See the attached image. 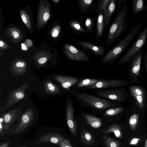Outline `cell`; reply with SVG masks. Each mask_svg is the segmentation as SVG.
<instances>
[{
  "label": "cell",
  "mask_w": 147,
  "mask_h": 147,
  "mask_svg": "<svg viewBox=\"0 0 147 147\" xmlns=\"http://www.w3.org/2000/svg\"><path fill=\"white\" fill-rule=\"evenodd\" d=\"M142 24V22L137 23L124 38L108 51L102 58V62L104 64H108L117 60L134 37L138 34Z\"/></svg>",
  "instance_id": "cell-1"
},
{
  "label": "cell",
  "mask_w": 147,
  "mask_h": 147,
  "mask_svg": "<svg viewBox=\"0 0 147 147\" xmlns=\"http://www.w3.org/2000/svg\"><path fill=\"white\" fill-rule=\"evenodd\" d=\"M127 12V6L125 4L118 12L107 34L106 40L108 44L113 43L126 29L127 25L126 20Z\"/></svg>",
  "instance_id": "cell-2"
},
{
  "label": "cell",
  "mask_w": 147,
  "mask_h": 147,
  "mask_svg": "<svg viewBox=\"0 0 147 147\" xmlns=\"http://www.w3.org/2000/svg\"><path fill=\"white\" fill-rule=\"evenodd\" d=\"M77 101L82 105L99 110H104L117 105L110 101L100 98L85 92H76L72 93Z\"/></svg>",
  "instance_id": "cell-3"
},
{
  "label": "cell",
  "mask_w": 147,
  "mask_h": 147,
  "mask_svg": "<svg viewBox=\"0 0 147 147\" xmlns=\"http://www.w3.org/2000/svg\"><path fill=\"white\" fill-rule=\"evenodd\" d=\"M147 39V26L139 36L135 42L119 59L118 63L119 66L127 63L131 61L141 50L144 49Z\"/></svg>",
  "instance_id": "cell-4"
},
{
  "label": "cell",
  "mask_w": 147,
  "mask_h": 147,
  "mask_svg": "<svg viewBox=\"0 0 147 147\" xmlns=\"http://www.w3.org/2000/svg\"><path fill=\"white\" fill-rule=\"evenodd\" d=\"M63 52L66 57L71 61L87 62L90 60V57L85 51L70 43L64 44Z\"/></svg>",
  "instance_id": "cell-5"
},
{
  "label": "cell",
  "mask_w": 147,
  "mask_h": 147,
  "mask_svg": "<svg viewBox=\"0 0 147 147\" xmlns=\"http://www.w3.org/2000/svg\"><path fill=\"white\" fill-rule=\"evenodd\" d=\"M34 118L33 110L30 107L28 108L21 116L13 129L10 133V134H17L22 132L26 129L32 123Z\"/></svg>",
  "instance_id": "cell-6"
},
{
  "label": "cell",
  "mask_w": 147,
  "mask_h": 147,
  "mask_svg": "<svg viewBox=\"0 0 147 147\" xmlns=\"http://www.w3.org/2000/svg\"><path fill=\"white\" fill-rule=\"evenodd\" d=\"M29 86V84L24 83L20 87L11 91L6 100L5 105L1 107V111H3L7 109L24 98L26 96V90Z\"/></svg>",
  "instance_id": "cell-7"
},
{
  "label": "cell",
  "mask_w": 147,
  "mask_h": 147,
  "mask_svg": "<svg viewBox=\"0 0 147 147\" xmlns=\"http://www.w3.org/2000/svg\"><path fill=\"white\" fill-rule=\"evenodd\" d=\"M93 92L98 96L117 102H123L125 98L124 91L121 88L100 89Z\"/></svg>",
  "instance_id": "cell-8"
},
{
  "label": "cell",
  "mask_w": 147,
  "mask_h": 147,
  "mask_svg": "<svg viewBox=\"0 0 147 147\" xmlns=\"http://www.w3.org/2000/svg\"><path fill=\"white\" fill-rule=\"evenodd\" d=\"M127 84L124 80L112 79L110 80H101L94 84L84 87L86 89H104L120 87Z\"/></svg>",
  "instance_id": "cell-9"
},
{
  "label": "cell",
  "mask_w": 147,
  "mask_h": 147,
  "mask_svg": "<svg viewBox=\"0 0 147 147\" xmlns=\"http://www.w3.org/2000/svg\"><path fill=\"white\" fill-rule=\"evenodd\" d=\"M24 106L18 107L3 115L4 129H9L21 116Z\"/></svg>",
  "instance_id": "cell-10"
},
{
  "label": "cell",
  "mask_w": 147,
  "mask_h": 147,
  "mask_svg": "<svg viewBox=\"0 0 147 147\" xmlns=\"http://www.w3.org/2000/svg\"><path fill=\"white\" fill-rule=\"evenodd\" d=\"M143 50L144 49L140 51L131 61L129 68V73L130 78L133 80H137L139 76Z\"/></svg>",
  "instance_id": "cell-11"
},
{
  "label": "cell",
  "mask_w": 147,
  "mask_h": 147,
  "mask_svg": "<svg viewBox=\"0 0 147 147\" xmlns=\"http://www.w3.org/2000/svg\"><path fill=\"white\" fill-rule=\"evenodd\" d=\"M50 7L48 3L42 1L39 7L38 22L40 27L43 26L49 19L50 17Z\"/></svg>",
  "instance_id": "cell-12"
},
{
  "label": "cell",
  "mask_w": 147,
  "mask_h": 147,
  "mask_svg": "<svg viewBox=\"0 0 147 147\" xmlns=\"http://www.w3.org/2000/svg\"><path fill=\"white\" fill-rule=\"evenodd\" d=\"M130 91L139 108L140 109L144 108L145 100V92L144 89L140 86H130Z\"/></svg>",
  "instance_id": "cell-13"
},
{
  "label": "cell",
  "mask_w": 147,
  "mask_h": 147,
  "mask_svg": "<svg viewBox=\"0 0 147 147\" xmlns=\"http://www.w3.org/2000/svg\"><path fill=\"white\" fill-rule=\"evenodd\" d=\"M66 107V118L67 125L72 134L75 136L77 133L76 123L74 119V112L72 102L68 99Z\"/></svg>",
  "instance_id": "cell-14"
},
{
  "label": "cell",
  "mask_w": 147,
  "mask_h": 147,
  "mask_svg": "<svg viewBox=\"0 0 147 147\" xmlns=\"http://www.w3.org/2000/svg\"><path fill=\"white\" fill-rule=\"evenodd\" d=\"M65 139L60 134L51 132L42 135L37 140V143H49L59 145Z\"/></svg>",
  "instance_id": "cell-15"
},
{
  "label": "cell",
  "mask_w": 147,
  "mask_h": 147,
  "mask_svg": "<svg viewBox=\"0 0 147 147\" xmlns=\"http://www.w3.org/2000/svg\"><path fill=\"white\" fill-rule=\"evenodd\" d=\"M77 42L84 49L90 50L93 54L97 56H102L105 51L103 46L95 45L89 41H78Z\"/></svg>",
  "instance_id": "cell-16"
},
{
  "label": "cell",
  "mask_w": 147,
  "mask_h": 147,
  "mask_svg": "<svg viewBox=\"0 0 147 147\" xmlns=\"http://www.w3.org/2000/svg\"><path fill=\"white\" fill-rule=\"evenodd\" d=\"M55 80L61 84V86L66 89H69L70 87L77 84L78 82V79L71 76L62 75H57Z\"/></svg>",
  "instance_id": "cell-17"
},
{
  "label": "cell",
  "mask_w": 147,
  "mask_h": 147,
  "mask_svg": "<svg viewBox=\"0 0 147 147\" xmlns=\"http://www.w3.org/2000/svg\"><path fill=\"white\" fill-rule=\"evenodd\" d=\"M105 27L103 13L100 11L98 13L95 32V38L96 40H100L102 37Z\"/></svg>",
  "instance_id": "cell-18"
},
{
  "label": "cell",
  "mask_w": 147,
  "mask_h": 147,
  "mask_svg": "<svg viewBox=\"0 0 147 147\" xmlns=\"http://www.w3.org/2000/svg\"><path fill=\"white\" fill-rule=\"evenodd\" d=\"M116 4V0H111L108 6L103 13L106 28L110 24L112 15L115 9Z\"/></svg>",
  "instance_id": "cell-19"
},
{
  "label": "cell",
  "mask_w": 147,
  "mask_h": 147,
  "mask_svg": "<svg viewBox=\"0 0 147 147\" xmlns=\"http://www.w3.org/2000/svg\"><path fill=\"white\" fill-rule=\"evenodd\" d=\"M27 64L24 61L18 60L13 64L11 69L16 75H22L24 74L26 72Z\"/></svg>",
  "instance_id": "cell-20"
},
{
  "label": "cell",
  "mask_w": 147,
  "mask_h": 147,
  "mask_svg": "<svg viewBox=\"0 0 147 147\" xmlns=\"http://www.w3.org/2000/svg\"><path fill=\"white\" fill-rule=\"evenodd\" d=\"M100 131L105 134H108L113 132L117 138H121L123 136L121 127L120 125L117 123L111 125L109 126L106 129H103Z\"/></svg>",
  "instance_id": "cell-21"
},
{
  "label": "cell",
  "mask_w": 147,
  "mask_h": 147,
  "mask_svg": "<svg viewBox=\"0 0 147 147\" xmlns=\"http://www.w3.org/2000/svg\"><path fill=\"white\" fill-rule=\"evenodd\" d=\"M144 0H132V12L135 16L139 12H142L147 9V6L144 5Z\"/></svg>",
  "instance_id": "cell-22"
},
{
  "label": "cell",
  "mask_w": 147,
  "mask_h": 147,
  "mask_svg": "<svg viewBox=\"0 0 147 147\" xmlns=\"http://www.w3.org/2000/svg\"><path fill=\"white\" fill-rule=\"evenodd\" d=\"M79 21L76 19L71 20L69 22L70 28L76 34L85 33L87 32L85 29L83 28Z\"/></svg>",
  "instance_id": "cell-23"
},
{
  "label": "cell",
  "mask_w": 147,
  "mask_h": 147,
  "mask_svg": "<svg viewBox=\"0 0 147 147\" xmlns=\"http://www.w3.org/2000/svg\"><path fill=\"white\" fill-rule=\"evenodd\" d=\"M80 136L81 140L86 145L90 146L95 142V140L92 134L86 130L81 131Z\"/></svg>",
  "instance_id": "cell-24"
},
{
  "label": "cell",
  "mask_w": 147,
  "mask_h": 147,
  "mask_svg": "<svg viewBox=\"0 0 147 147\" xmlns=\"http://www.w3.org/2000/svg\"><path fill=\"white\" fill-rule=\"evenodd\" d=\"M84 117L88 123L94 128H99L102 124V120L99 118L89 115H85Z\"/></svg>",
  "instance_id": "cell-25"
},
{
  "label": "cell",
  "mask_w": 147,
  "mask_h": 147,
  "mask_svg": "<svg viewBox=\"0 0 147 147\" xmlns=\"http://www.w3.org/2000/svg\"><path fill=\"white\" fill-rule=\"evenodd\" d=\"M94 0H78L77 1L79 10L82 13H86L93 5Z\"/></svg>",
  "instance_id": "cell-26"
},
{
  "label": "cell",
  "mask_w": 147,
  "mask_h": 147,
  "mask_svg": "<svg viewBox=\"0 0 147 147\" xmlns=\"http://www.w3.org/2000/svg\"><path fill=\"white\" fill-rule=\"evenodd\" d=\"M45 90L47 94H59V88L51 81L48 80L44 83Z\"/></svg>",
  "instance_id": "cell-27"
},
{
  "label": "cell",
  "mask_w": 147,
  "mask_h": 147,
  "mask_svg": "<svg viewBox=\"0 0 147 147\" xmlns=\"http://www.w3.org/2000/svg\"><path fill=\"white\" fill-rule=\"evenodd\" d=\"M102 138L106 147H119L121 144V142L106 135H103Z\"/></svg>",
  "instance_id": "cell-28"
},
{
  "label": "cell",
  "mask_w": 147,
  "mask_h": 147,
  "mask_svg": "<svg viewBox=\"0 0 147 147\" xmlns=\"http://www.w3.org/2000/svg\"><path fill=\"white\" fill-rule=\"evenodd\" d=\"M101 80L87 78L82 80L77 84V87L78 88H81L86 87L96 83Z\"/></svg>",
  "instance_id": "cell-29"
},
{
  "label": "cell",
  "mask_w": 147,
  "mask_h": 147,
  "mask_svg": "<svg viewBox=\"0 0 147 147\" xmlns=\"http://www.w3.org/2000/svg\"><path fill=\"white\" fill-rule=\"evenodd\" d=\"M111 0H98L97 2L96 12L98 13L102 11L103 13L105 11L109 5Z\"/></svg>",
  "instance_id": "cell-30"
},
{
  "label": "cell",
  "mask_w": 147,
  "mask_h": 147,
  "mask_svg": "<svg viewBox=\"0 0 147 147\" xmlns=\"http://www.w3.org/2000/svg\"><path fill=\"white\" fill-rule=\"evenodd\" d=\"M123 110V108L121 107L109 109L105 111L104 113V115L106 117L114 116L120 113Z\"/></svg>",
  "instance_id": "cell-31"
},
{
  "label": "cell",
  "mask_w": 147,
  "mask_h": 147,
  "mask_svg": "<svg viewBox=\"0 0 147 147\" xmlns=\"http://www.w3.org/2000/svg\"><path fill=\"white\" fill-rule=\"evenodd\" d=\"M138 116L136 114H134L130 117L129 120V125L130 129L132 131L137 128L138 121Z\"/></svg>",
  "instance_id": "cell-32"
},
{
  "label": "cell",
  "mask_w": 147,
  "mask_h": 147,
  "mask_svg": "<svg viewBox=\"0 0 147 147\" xmlns=\"http://www.w3.org/2000/svg\"><path fill=\"white\" fill-rule=\"evenodd\" d=\"M20 13L21 19L24 23L29 29H31V24L30 18L28 15L23 10L20 11Z\"/></svg>",
  "instance_id": "cell-33"
},
{
  "label": "cell",
  "mask_w": 147,
  "mask_h": 147,
  "mask_svg": "<svg viewBox=\"0 0 147 147\" xmlns=\"http://www.w3.org/2000/svg\"><path fill=\"white\" fill-rule=\"evenodd\" d=\"M94 26V20L92 18L88 17L85 22V30L87 32L90 33L92 32Z\"/></svg>",
  "instance_id": "cell-34"
},
{
  "label": "cell",
  "mask_w": 147,
  "mask_h": 147,
  "mask_svg": "<svg viewBox=\"0 0 147 147\" xmlns=\"http://www.w3.org/2000/svg\"><path fill=\"white\" fill-rule=\"evenodd\" d=\"M9 35L15 40H20L21 38V32L15 28H12L10 30Z\"/></svg>",
  "instance_id": "cell-35"
},
{
  "label": "cell",
  "mask_w": 147,
  "mask_h": 147,
  "mask_svg": "<svg viewBox=\"0 0 147 147\" xmlns=\"http://www.w3.org/2000/svg\"><path fill=\"white\" fill-rule=\"evenodd\" d=\"M48 57L47 56H42L38 57L36 59V61L37 63L40 65H44L47 61Z\"/></svg>",
  "instance_id": "cell-36"
},
{
  "label": "cell",
  "mask_w": 147,
  "mask_h": 147,
  "mask_svg": "<svg viewBox=\"0 0 147 147\" xmlns=\"http://www.w3.org/2000/svg\"><path fill=\"white\" fill-rule=\"evenodd\" d=\"M61 27L59 25L56 26L53 29L52 31L51 35L52 36L54 37L58 36L61 32Z\"/></svg>",
  "instance_id": "cell-37"
},
{
  "label": "cell",
  "mask_w": 147,
  "mask_h": 147,
  "mask_svg": "<svg viewBox=\"0 0 147 147\" xmlns=\"http://www.w3.org/2000/svg\"><path fill=\"white\" fill-rule=\"evenodd\" d=\"M59 146L60 147H73L69 140L66 139L62 142Z\"/></svg>",
  "instance_id": "cell-38"
},
{
  "label": "cell",
  "mask_w": 147,
  "mask_h": 147,
  "mask_svg": "<svg viewBox=\"0 0 147 147\" xmlns=\"http://www.w3.org/2000/svg\"><path fill=\"white\" fill-rule=\"evenodd\" d=\"M140 140V138L137 137L133 138L129 142V144L130 145H136L138 144Z\"/></svg>",
  "instance_id": "cell-39"
},
{
  "label": "cell",
  "mask_w": 147,
  "mask_h": 147,
  "mask_svg": "<svg viewBox=\"0 0 147 147\" xmlns=\"http://www.w3.org/2000/svg\"><path fill=\"white\" fill-rule=\"evenodd\" d=\"M126 0H118V11H119L123 6L122 5L125 3Z\"/></svg>",
  "instance_id": "cell-40"
},
{
  "label": "cell",
  "mask_w": 147,
  "mask_h": 147,
  "mask_svg": "<svg viewBox=\"0 0 147 147\" xmlns=\"http://www.w3.org/2000/svg\"><path fill=\"white\" fill-rule=\"evenodd\" d=\"M10 143V141H8L0 144V147H8Z\"/></svg>",
  "instance_id": "cell-41"
},
{
  "label": "cell",
  "mask_w": 147,
  "mask_h": 147,
  "mask_svg": "<svg viewBox=\"0 0 147 147\" xmlns=\"http://www.w3.org/2000/svg\"><path fill=\"white\" fill-rule=\"evenodd\" d=\"M26 45L29 47H31L32 45V41L30 39L26 40Z\"/></svg>",
  "instance_id": "cell-42"
},
{
  "label": "cell",
  "mask_w": 147,
  "mask_h": 147,
  "mask_svg": "<svg viewBox=\"0 0 147 147\" xmlns=\"http://www.w3.org/2000/svg\"><path fill=\"white\" fill-rule=\"evenodd\" d=\"M4 127L3 122H0V135L3 134V132Z\"/></svg>",
  "instance_id": "cell-43"
},
{
  "label": "cell",
  "mask_w": 147,
  "mask_h": 147,
  "mask_svg": "<svg viewBox=\"0 0 147 147\" xmlns=\"http://www.w3.org/2000/svg\"><path fill=\"white\" fill-rule=\"evenodd\" d=\"M22 49L23 50L26 51L28 50V48L26 44L22 43L21 44Z\"/></svg>",
  "instance_id": "cell-44"
},
{
  "label": "cell",
  "mask_w": 147,
  "mask_h": 147,
  "mask_svg": "<svg viewBox=\"0 0 147 147\" xmlns=\"http://www.w3.org/2000/svg\"><path fill=\"white\" fill-rule=\"evenodd\" d=\"M0 47L1 48H5V47H6L5 43L1 40L0 41Z\"/></svg>",
  "instance_id": "cell-45"
},
{
  "label": "cell",
  "mask_w": 147,
  "mask_h": 147,
  "mask_svg": "<svg viewBox=\"0 0 147 147\" xmlns=\"http://www.w3.org/2000/svg\"><path fill=\"white\" fill-rule=\"evenodd\" d=\"M145 68L147 74V60L144 59Z\"/></svg>",
  "instance_id": "cell-46"
},
{
  "label": "cell",
  "mask_w": 147,
  "mask_h": 147,
  "mask_svg": "<svg viewBox=\"0 0 147 147\" xmlns=\"http://www.w3.org/2000/svg\"><path fill=\"white\" fill-rule=\"evenodd\" d=\"M144 59L147 60V49L145 52V55L144 57Z\"/></svg>",
  "instance_id": "cell-47"
},
{
  "label": "cell",
  "mask_w": 147,
  "mask_h": 147,
  "mask_svg": "<svg viewBox=\"0 0 147 147\" xmlns=\"http://www.w3.org/2000/svg\"><path fill=\"white\" fill-rule=\"evenodd\" d=\"M145 147H147V139H146L145 142Z\"/></svg>",
  "instance_id": "cell-48"
},
{
  "label": "cell",
  "mask_w": 147,
  "mask_h": 147,
  "mask_svg": "<svg viewBox=\"0 0 147 147\" xmlns=\"http://www.w3.org/2000/svg\"><path fill=\"white\" fill-rule=\"evenodd\" d=\"M53 1H54V2H55L56 3H57L59 1V0H54Z\"/></svg>",
  "instance_id": "cell-49"
},
{
  "label": "cell",
  "mask_w": 147,
  "mask_h": 147,
  "mask_svg": "<svg viewBox=\"0 0 147 147\" xmlns=\"http://www.w3.org/2000/svg\"><path fill=\"white\" fill-rule=\"evenodd\" d=\"M19 147H28V146L26 145H24L19 146Z\"/></svg>",
  "instance_id": "cell-50"
},
{
  "label": "cell",
  "mask_w": 147,
  "mask_h": 147,
  "mask_svg": "<svg viewBox=\"0 0 147 147\" xmlns=\"http://www.w3.org/2000/svg\"></svg>",
  "instance_id": "cell-51"
}]
</instances>
